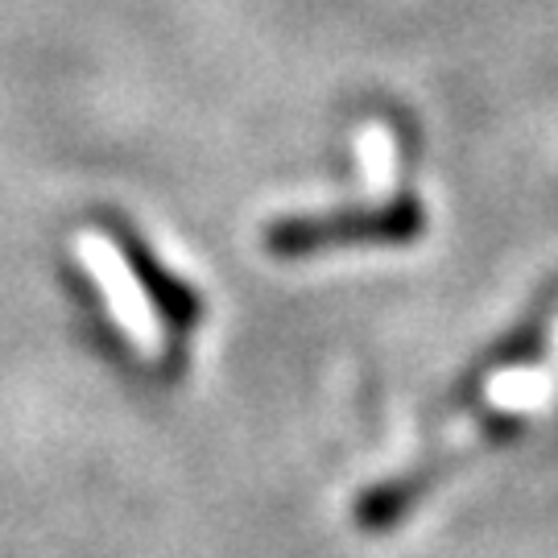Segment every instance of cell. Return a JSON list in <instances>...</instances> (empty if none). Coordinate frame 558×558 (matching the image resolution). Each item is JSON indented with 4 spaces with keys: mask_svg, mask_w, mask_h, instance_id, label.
<instances>
[{
    "mask_svg": "<svg viewBox=\"0 0 558 558\" xmlns=\"http://www.w3.org/2000/svg\"><path fill=\"white\" fill-rule=\"evenodd\" d=\"M538 352H542V319L530 323V327H518L509 339H500L497 348L480 360L476 368H468V373L456 380V389L442 398L439 422L456 418V414H463L468 405H476V401L488 393V385H497V380L505 377V373H513V368L534 364V360H538Z\"/></svg>",
    "mask_w": 558,
    "mask_h": 558,
    "instance_id": "cell-3",
    "label": "cell"
},
{
    "mask_svg": "<svg viewBox=\"0 0 558 558\" xmlns=\"http://www.w3.org/2000/svg\"><path fill=\"white\" fill-rule=\"evenodd\" d=\"M356 161H360V174L368 182L373 195H393L398 186V133L385 124V120H368L364 129L356 133Z\"/></svg>",
    "mask_w": 558,
    "mask_h": 558,
    "instance_id": "cell-4",
    "label": "cell"
},
{
    "mask_svg": "<svg viewBox=\"0 0 558 558\" xmlns=\"http://www.w3.org/2000/svg\"><path fill=\"white\" fill-rule=\"evenodd\" d=\"M418 232V216L414 207H398V211H364L352 220H290L269 228V248L278 257H302L315 248H331L343 240H405Z\"/></svg>",
    "mask_w": 558,
    "mask_h": 558,
    "instance_id": "cell-2",
    "label": "cell"
},
{
    "mask_svg": "<svg viewBox=\"0 0 558 558\" xmlns=\"http://www.w3.org/2000/svg\"><path fill=\"white\" fill-rule=\"evenodd\" d=\"M525 426L530 422H525L521 410H500V414H488V418L480 422V430L472 439L451 442V447H430L410 468H401L398 476H385L373 488H364L352 500V525L364 530V534H389V530H398L401 521L410 518L435 488H442L447 480L459 476L463 468L480 463L484 456L509 447Z\"/></svg>",
    "mask_w": 558,
    "mask_h": 558,
    "instance_id": "cell-1",
    "label": "cell"
}]
</instances>
